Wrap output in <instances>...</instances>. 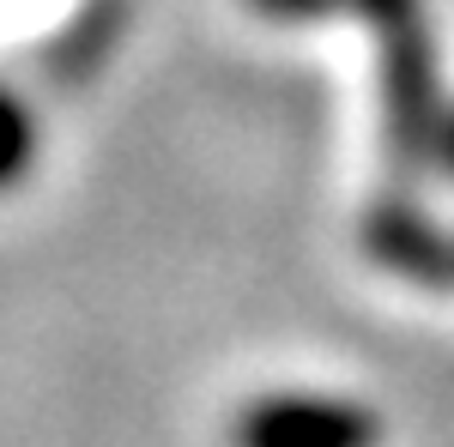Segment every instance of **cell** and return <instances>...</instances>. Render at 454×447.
<instances>
[{
	"instance_id": "cell-2",
	"label": "cell",
	"mask_w": 454,
	"mask_h": 447,
	"mask_svg": "<svg viewBox=\"0 0 454 447\" xmlns=\"http://www.w3.org/2000/svg\"><path fill=\"white\" fill-rule=\"evenodd\" d=\"M370 254L387 260L394 273H406L412 284H454V236L430 230L412 212H387L382 224L370 230Z\"/></svg>"
},
{
	"instance_id": "cell-3",
	"label": "cell",
	"mask_w": 454,
	"mask_h": 447,
	"mask_svg": "<svg viewBox=\"0 0 454 447\" xmlns=\"http://www.w3.org/2000/svg\"><path fill=\"white\" fill-rule=\"evenodd\" d=\"M31 115H25V104L12 97V91H0V188H12V175L31 164Z\"/></svg>"
},
{
	"instance_id": "cell-1",
	"label": "cell",
	"mask_w": 454,
	"mask_h": 447,
	"mask_svg": "<svg viewBox=\"0 0 454 447\" xmlns=\"http://www.w3.org/2000/svg\"><path fill=\"white\" fill-rule=\"evenodd\" d=\"M231 447H382V417L346 393H267L231 417Z\"/></svg>"
},
{
	"instance_id": "cell-4",
	"label": "cell",
	"mask_w": 454,
	"mask_h": 447,
	"mask_svg": "<svg viewBox=\"0 0 454 447\" xmlns=\"http://www.w3.org/2000/svg\"><path fill=\"white\" fill-rule=\"evenodd\" d=\"M449 158H454V127H449Z\"/></svg>"
}]
</instances>
